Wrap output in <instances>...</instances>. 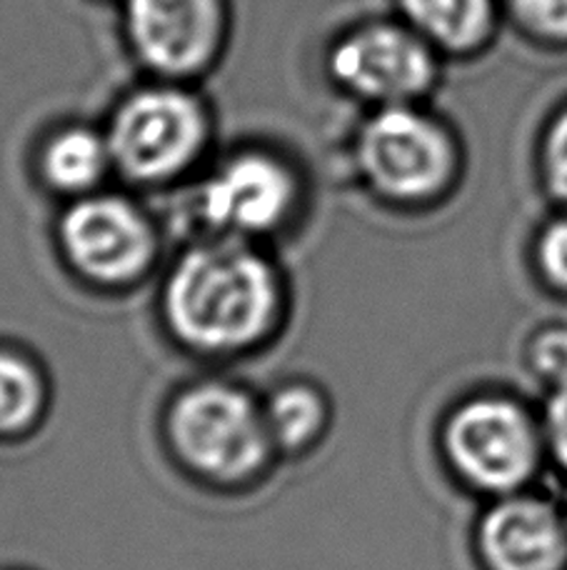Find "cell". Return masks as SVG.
I'll list each match as a JSON object with an SVG mask.
<instances>
[{
  "mask_svg": "<svg viewBox=\"0 0 567 570\" xmlns=\"http://www.w3.org/2000/svg\"><path fill=\"white\" fill-rule=\"evenodd\" d=\"M60 238L73 266L98 283H128L156 253L148 220L120 198H90L66 213Z\"/></svg>",
  "mask_w": 567,
  "mask_h": 570,
  "instance_id": "6",
  "label": "cell"
},
{
  "mask_svg": "<svg viewBox=\"0 0 567 570\" xmlns=\"http://www.w3.org/2000/svg\"><path fill=\"white\" fill-rule=\"evenodd\" d=\"M523 23L545 38H567V0H513Z\"/></svg>",
  "mask_w": 567,
  "mask_h": 570,
  "instance_id": "15",
  "label": "cell"
},
{
  "mask_svg": "<svg viewBox=\"0 0 567 570\" xmlns=\"http://www.w3.org/2000/svg\"><path fill=\"white\" fill-rule=\"evenodd\" d=\"M168 431L192 471L222 483L256 473L272 443L266 413L228 385H198L180 395Z\"/></svg>",
  "mask_w": 567,
  "mask_h": 570,
  "instance_id": "2",
  "label": "cell"
},
{
  "mask_svg": "<svg viewBox=\"0 0 567 570\" xmlns=\"http://www.w3.org/2000/svg\"><path fill=\"white\" fill-rule=\"evenodd\" d=\"M480 548L493 570H563L567 531L548 503L510 498L485 515Z\"/></svg>",
  "mask_w": 567,
  "mask_h": 570,
  "instance_id": "10",
  "label": "cell"
},
{
  "mask_svg": "<svg viewBox=\"0 0 567 570\" xmlns=\"http://www.w3.org/2000/svg\"><path fill=\"white\" fill-rule=\"evenodd\" d=\"M360 163L382 196L425 200L450 180L455 158L442 130L408 108H388L360 136Z\"/></svg>",
  "mask_w": 567,
  "mask_h": 570,
  "instance_id": "5",
  "label": "cell"
},
{
  "mask_svg": "<svg viewBox=\"0 0 567 570\" xmlns=\"http://www.w3.org/2000/svg\"><path fill=\"white\" fill-rule=\"evenodd\" d=\"M402 8L425 36L448 48H470L490 30V0H402Z\"/></svg>",
  "mask_w": 567,
  "mask_h": 570,
  "instance_id": "11",
  "label": "cell"
},
{
  "mask_svg": "<svg viewBox=\"0 0 567 570\" xmlns=\"http://www.w3.org/2000/svg\"><path fill=\"white\" fill-rule=\"evenodd\" d=\"M292 193V178L280 163L266 156H242L208 180L200 208L210 226L266 233L288 216Z\"/></svg>",
  "mask_w": 567,
  "mask_h": 570,
  "instance_id": "9",
  "label": "cell"
},
{
  "mask_svg": "<svg viewBox=\"0 0 567 570\" xmlns=\"http://www.w3.org/2000/svg\"><path fill=\"white\" fill-rule=\"evenodd\" d=\"M206 116L180 90H146L118 110L110 128V158L136 180H166L198 156Z\"/></svg>",
  "mask_w": 567,
  "mask_h": 570,
  "instance_id": "3",
  "label": "cell"
},
{
  "mask_svg": "<svg viewBox=\"0 0 567 570\" xmlns=\"http://www.w3.org/2000/svg\"><path fill=\"white\" fill-rule=\"evenodd\" d=\"M540 263L545 276L567 288V218L545 230L540 240Z\"/></svg>",
  "mask_w": 567,
  "mask_h": 570,
  "instance_id": "18",
  "label": "cell"
},
{
  "mask_svg": "<svg viewBox=\"0 0 567 570\" xmlns=\"http://www.w3.org/2000/svg\"><path fill=\"white\" fill-rule=\"evenodd\" d=\"M332 70L356 94L390 104L422 94L435 73L428 48L392 26H372L342 40Z\"/></svg>",
  "mask_w": 567,
  "mask_h": 570,
  "instance_id": "8",
  "label": "cell"
},
{
  "mask_svg": "<svg viewBox=\"0 0 567 570\" xmlns=\"http://www.w3.org/2000/svg\"><path fill=\"white\" fill-rule=\"evenodd\" d=\"M278 285L268 263L238 248H198L178 263L166 313L178 338L202 351L246 348L270 328Z\"/></svg>",
  "mask_w": 567,
  "mask_h": 570,
  "instance_id": "1",
  "label": "cell"
},
{
  "mask_svg": "<svg viewBox=\"0 0 567 570\" xmlns=\"http://www.w3.org/2000/svg\"><path fill=\"white\" fill-rule=\"evenodd\" d=\"M130 38L148 66L186 76L216 53L220 0H128Z\"/></svg>",
  "mask_w": 567,
  "mask_h": 570,
  "instance_id": "7",
  "label": "cell"
},
{
  "mask_svg": "<svg viewBox=\"0 0 567 570\" xmlns=\"http://www.w3.org/2000/svg\"><path fill=\"white\" fill-rule=\"evenodd\" d=\"M545 170L555 196L567 200V114L558 118L545 146Z\"/></svg>",
  "mask_w": 567,
  "mask_h": 570,
  "instance_id": "17",
  "label": "cell"
},
{
  "mask_svg": "<svg viewBox=\"0 0 567 570\" xmlns=\"http://www.w3.org/2000/svg\"><path fill=\"white\" fill-rule=\"evenodd\" d=\"M43 405V383L33 365L0 353V433L20 431L36 421Z\"/></svg>",
  "mask_w": 567,
  "mask_h": 570,
  "instance_id": "14",
  "label": "cell"
},
{
  "mask_svg": "<svg viewBox=\"0 0 567 570\" xmlns=\"http://www.w3.org/2000/svg\"><path fill=\"white\" fill-rule=\"evenodd\" d=\"M110 160L108 142L88 130H68L50 142L43 158L46 178L60 190H83L103 176Z\"/></svg>",
  "mask_w": 567,
  "mask_h": 570,
  "instance_id": "12",
  "label": "cell"
},
{
  "mask_svg": "<svg viewBox=\"0 0 567 570\" xmlns=\"http://www.w3.org/2000/svg\"><path fill=\"white\" fill-rule=\"evenodd\" d=\"M533 363L545 379L560 383L567 379V331H548L533 343Z\"/></svg>",
  "mask_w": 567,
  "mask_h": 570,
  "instance_id": "16",
  "label": "cell"
},
{
  "mask_svg": "<svg viewBox=\"0 0 567 570\" xmlns=\"http://www.w3.org/2000/svg\"><path fill=\"white\" fill-rule=\"evenodd\" d=\"M548 433L555 455L567 465V379L555 383V393L548 403Z\"/></svg>",
  "mask_w": 567,
  "mask_h": 570,
  "instance_id": "19",
  "label": "cell"
},
{
  "mask_svg": "<svg viewBox=\"0 0 567 570\" xmlns=\"http://www.w3.org/2000/svg\"><path fill=\"white\" fill-rule=\"evenodd\" d=\"M326 405L316 391L306 385H288L272 395L266 411V423L272 443L286 448H300L320 433Z\"/></svg>",
  "mask_w": 567,
  "mask_h": 570,
  "instance_id": "13",
  "label": "cell"
},
{
  "mask_svg": "<svg viewBox=\"0 0 567 570\" xmlns=\"http://www.w3.org/2000/svg\"><path fill=\"white\" fill-rule=\"evenodd\" d=\"M452 465L472 485L508 493L538 465V438L523 409L500 399L465 403L445 431Z\"/></svg>",
  "mask_w": 567,
  "mask_h": 570,
  "instance_id": "4",
  "label": "cell"
}]
</instances>
